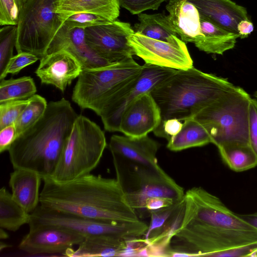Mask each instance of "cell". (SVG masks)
<instances>
[{
	"label": "cell",
	"instance_id": "cell-1",
	"mask_svg": "<svg viewBox=\"0 0 257 257\" xmlns=\"http://www.w3.org/2000/svg\"><path fill=\"white\" fill-rule=\"evenodd\" d=\"M42 207L112 223L140 220L116 179L87 174L65 183L42 179Z\"/></svg>",
	"mask_w": 257,
	"mask_h": 257
},
{
	"label": "cell",
	"instance_id": "cell-2",
	"mask_svg": "<svg viewBox=\"0 0 257 257\" xmlns=\"http://www.w3.org/2000/svg\"><path fill=\"white\" fill-rule=\"evenodd\" d=\"M181 222L172 237L170 251L192 256L215 249L231 230L257 232L221 200L201 187L185 193Z\"/></svg>",
	"mask_w": 257,
	"mask_h": 257
},
{
	"label": "cell",
	"instance_id": "cell-3",
	"mask_svg": "<svg viewBox=\"0 0 257 257\" xmlns=\"http://www.w3.org/2000/svg\"><path fill=\"white\" fill-rule=\"evenodd\" d=\"M78 115L62 98L48 103L42 117L18 136L8 151L14 169H25L51 178Z\"/></svg>",
	"mask_w": 257,
	"mask_h": 257
},
{
	"label": "cell",
	"instance_id": "cell-4",
	"mask_svg": "<svg viewBox=\"0 0 257 257\" xmlns=\"http://www.w3.org/2000/svg\"><path fill=\"white\" fill-rule=\"evenodd\" d=\"M233 86L227 78L192 67L177 70L150 93L160 107L161 122L173 118L184 121L193 117Z\"/></svg>",
	"mask_w": 257,
	"mask_h": 257
},
{
	"label": "cell",
	"instance_id": "cell-5",
	"mask_svg": "<svg viewBox=\"0 0 257 257\" xmlns=\"http://www.w3.org/2000/svg\"><path fill=\"white\" fill-rule=\"evenodd\" d=\"M251 99L242 88L234 85L193 118L205 127L217 147L228 143L249 144Z\"/></svg>",
	"mask_w": 257,
	"mask_h": 257
},
{
	"label": "cell",
	"instance_id": "cell-6",
	"mask_svg": "<svg viewBox=\"0 0 257 257\" xmlns=\"http://www.w3.org/2000/svg\"><path fill=\"white\" fill-rule=\"evenodd\" d=\"M106 145L104 133L99 126L78 115L50 178L65 183L90 173L99 164Z\"/></svg>",
	"mask_w": 257,
	"mask_h": 257
},
{
	"label": "cell",
	"instance_id": "cell-7",
	"mask_svg": "<svg viewBox=\"0 0 257 257\" xmlns=\"http://www.w3.org/2000/svg\"><path fill=\"white\" fill-rule=\"evenodd\" d=\"M143 65L133 57L102 67L83 69L78 77L72 100L82 109L99 116L106 103L126 84L138 77Z\"/></svg>",
	"mask_w": 257,
	"mask_h": 257
},
{
	"label": "cell",
	"instance_id": "cell-8",
	"mask_svg": "<svg viewBox=\"0 0 257 257\" xmlns=\"http://www.w3.org/2000/svg\"><path fill=\"white\" fill-rule=\"evenodd\" d=\"M113 162L116 179L139 219L150 216L145 207L149 198H163L174 202L183 199V188L163 169L156 170L118 158H113Z\"/></svg>",
	"mask_w": 257,
	"mask_h": 257
},
{
	"label": "cell",
	"instance_id": "cell-9",
	"mask_svg": "<svg viewBox=\"0 0 257 257\" xmlns=\"http://www.w3.org/2000/svg\"><path fill=\"white\" fill-rule=\"evenodd\" d=\"M56 0H20L17 24L18 53L27 52L41 59L63 22L54 12Z\"/></svg>",
	"mask_w": 257,
	"mask_h": 257
},
{
	"label": "cell",
	"instance_id": "cell-10",
	"mask_svg": "<svg viewBox=\"0 0 257 257\" xmlns=\"http://www.w3.org/2000/svg\"><path fill=\"white\" fill-rule=\"evenodd\" d=\"M30 229L40 226L62 228L85 237L104 235L124 240L143 237L148 225L140 220L133 222L112 223L90 219L38 205L30 214Z\"/></svg>",
	"mask_w": 257,
	"mask_h": 257
},
{
	"label": "cell",
	"instance_id": "cell-11",
	"mask_svg": "<svg viewBox=\"0 0 257 257\" xmlns=\"http://www.w3.org/2000/svg\"><path fill=\"white\" fill-rule=\"evenodd\" d=\"M177 70L147 63L140 74L116 93L105 105L99 115L104 129L119 132L122 114L126 107L142 95L151 91Z\"/></svg>",
	"mask_w": 257,
	"mask_h": 257
},
{
	"label": "cell",
	"instance_id": "cell-12",
	"mask_svg": "<svg viewBox=\"0 0 257 257\" xmlns=\"http://www.w3.org/2000/svg\"><path fill=\"white\" fill-rule=\"evenodd\" d=\"M128 43L135 55L142 58L145 63L176 70L193 67L186 43L181 39L168 42L134 32L128 37Z\"/></svg>",
	"mask_w": 257,
	"mask_h": 257
},
{
	"label": "cell",
	"instance_id": "cell-13",
	"mask_svg": "<svg viewBox=\"0 0 257 257\" xmlns=\"http://www.w3.org/2000/svg\"><path fill=\"white\" fill-rule=\"evenodd\" d=\"M85 39L89 47L101 57L115 63L133 57L134 51L128 43L134 32L130 23L118 20L86 28Z\"/></svg>",
	"mask_w": 257,
	"mask_h": 257
},
{
	"label": "cell",
	"instance_id": "cell-14",
	"mask_svg": "<svg viewBox=\"0 0 257 257\" xmlns=\"http://www.w3.org/2000/svg\"><path fill=\"white\" fill-rule=\"evenodd\" d=\"M81 234L54 226L30 229L19 244L20 249L31 254L62 253L63 255L85 239Z\"/></svg>",
	"mask_w": 257,
	"mask_h": 257
},
{
	"label": "cell",
	"instance_id": "cell-15",
	"mask_svg": "<svg viewBox=\"0 0 257 257\" xmlns=\"http://www.w3.org/2000/svg\"><path fill=\"white\" fill-rule=\"evenodd\" d=\"M161 122L160 107L150 92L130 104L124 110L119 132L125 136L141 137L153 132Z\"/></svg>",
	"mask_w": 257,
	"mask_h": 257
},
{
	"label": "cell",
	"instance_id": "cell-16",
	"mask_svg": "<svg viewBox=\"0 0 257 257\" xmlns=\"http://www.w3.org/2000/svg\"><path fill=\"white\" fill-rule=\"evenodd\" d=\"M40 60L35 73L41 83L52 85L62 92L83 70L78 60L64 50L46 55Z\"/></svg>",
	"mask_w": 257,
	"mask_h": 257
},
{
	"label": "cell",
	"instance_id": "cell-17",
	"mask_svg": "<svg viewBox=\"0 0 257 257\" xmlns=\"http://www.w3.org/2000/svg\"><path fill=\"white\" fill-rule=\"evenodd\" d=\"M84 29H69L63 24L51 43L46 55L66 51L78 60L83 70L114 64L99 56L89 47L86 41Z\"/></svg>",
	"mask_w": 257,
	"mask_h": 257
},
{
	"label": "cell",
	"instance_id": "cell-18",
	"mask_svg": "<svg viewBox=\"0 0 257 257\" xmlns=\"http://www.w3.org/2000/svg\"><path fill=\"white\" fill-rule=\"evenodd\" d=\"M109 148L112 157L154 170H162L156 158L159 144L148 135L141 137L113 135Z\"/></svg>",
	"mask_w": 257,
	"mask_h": 257
},
{
	"label": "cell",
	"instance_id": "cell-19",
	"mask_svg": "<svg viewBox=\"0 0 257 257\" xmlns=\"http://www.w3.org/2000/svg\"><path fill=\"white\" fill-rule=\"evenodd\" d=\"M187 1L197 8L200 17L233 33L238 34L237 27L241 21L249 20L246 8L231 0Z\"/></svg>",
	"mask_w": 257,
	"mask_h": 257
},
{
	"label": "cell",
	"instance_id": "cell-20",
	"mask_svg": "<svg viewBox=\"0 0 257 257\" xmlns=\"http://www.w3.org/2000/svg\"><path fill=\"white\" fill-rule=\"evenodd\" d=\"M166 8L171 25L183 41L195 43L203 36L200 14L192 3L187 0H170Z\"/></svg>",
	"mask_w": 257,
	"mask_h": 257
},
{
	"label": "cell",
	"instance_id": "cell-21",
	"mask_svg": "<svg viewBox=\"0 0 257 257\" xmlns=\"http://www.w3.org/2000/svg\"><path fill=\"white\" fill-rule=\"evenodd\" d=\"M42 179L37 173L25 169H16L10 174L9 186L13 198L29 213H32L40 203Z\"/></svg>",
	"mask_w": 257,
	"mask_h": 257
},
{
	"label": "cell",
	"instance_id": "cell-22",
	"mask_svg": "<svg viewBox=\"0 0 257 257\" xmlns=\"http://www.w3.org/2000/svg\"><path fill=\"white\" fill-rule=\"evenodd\" d=\"M119 0H56L54 12L64 21L77 13H90L113 21L119 15Z\"/></svg>",
	"mask_w": 257,
	"mask_h": 257
},
{
	"label": "cell",
	"instance_id": "cell-23",
	"mask_svg": "<svg viewBox=\"0 0 257 257\" xmlns=\"http://www.w3.org/2000/svg\"><path fill=\"white\" fill-rule=\"evenodd\" d=\"M200 23L203 36L194 43L199 50L222 55L234 47L236 39L239 38L238 34L222 29L201 17Z\"/></svg>",
	"mask_w": 257,
	"mask_h": 257
},
{
	"label": "cell",
	"instance_id": "cell-24",
	"mask_svg": "<svg viewBox=\"0 0 257 257\" xmlns=\"http://www.w3.org/2000/svg\"><path fill=\"white\" fill-rule=\"evenodd\" d=\"M127 240L104 235L86 237L78 245L76 250L72 248L64 255L70 257L120 256Z\"/></svg>",
	"mask_w": 257,
	"mask_h": 257
},
{
	"label": "cell",
	"instance_id": "cell-25",
	"mask_svg": "<svg viewBox=\"0 0 257 257\" xmlns=\"http://www.w3.org/2000/svg\"><path fill=\"white\" fill-rule=\"evenodd\" d=\"M139 23L134 27L135 32L149 38L168 42H174L180 38L175 32L167 16L163 13L138 14Z\"/></svg>",
	"mask_w": 257,
	"mask_h": 257
},
{
	"label": "cell",
	"instance_id": "cell-26",
	"mask_svg": "<svg viewBox=\"0 0 257 257\" xmlns=\"http://www.w3.org/2000/svg\"><path fill=\"white\" fill-rule=\"evenodd\" d=\"M183 122L181 131L168 141L167 147L168 149L177 152L211 143L208 133L196 119L192 117Z\"/></svg>",
	"mask_w": 257,
	"mask_h": 257
},
{
	"label": "cell",
	"instance_id": "cell-27",
	"mask_svg": "<svg viewBox=\"0 0 257 257\" xmlns=\"http://www.w3.org/2000/svg\"><path fill=\"white\" fill-rule=\"evenodd\" d=\"M217 148L223 162L233 171L242 172L257 166V157L249 144L228 143Z\"/></svg>",
	"mask_w": 257,
	"mask_h": 257
},
{
	"label": "cell",
	"instance_id": "cell-28",
	"mask_svg": "<svg viewBox=\"0 0 257 257\" xmlns=\"http://www.w3.org/2000/svg\"><path fill=\"white\" fill-rule=\"evenodd\" d=\"M30 213L27 212L13 198L5 187L0 190V226L12 231L28 224Z\"/></svg>",
	"mask_w": 257,
	"mask_h": 257
},
{
	"label": "cell",
	"instance_id": "cell-29",
	"mask_svg": "<svg viewBox=\"0 0 257 257\" xmlns=\"http://www.w3.org/2000/svg\"><path fill=\"white\" fill-rule=\"evenodd\" d=\"M0 80V103L27 99L37 92L34 79L30 76Z\"/></svg>",
	"mask_w": 257,
	"mask_h": 257
},
{
	"label": "cell",
	"instance_id": "cell-30",
	"mask_svg": "<svg viewBox=\"0 0 257 257\" xmlns=\"http://www.w3.org/2000/svg\"><path fill=\"white\" fill-rule=\"evenodd\" d=\"M47 105L46 99L40 95L35 94L29 98L27 105L14 123L17 137L42 117Z\"/></svg>",
	"mask_w": 257,
	"mask_h": 257
},
{
	"label": "cell",
	"instance_id": "cell-31",
	"mask_svg": "<svg viewBox=\"0 0 257 257\" xmlns=\"http://www.w3.org/2000/svg\"><path fill=\"white\" fill-rule=\"evenodd\" d=\"M17 25L4 26L0 30V76L4 72L17 41Z\"/></svg>",
	"mask_w": 257,
	"mask_h": 257
},
{
	"label": "cell",
	"instance_id": "cell-32",
	"mask_svg": "<svg viewBox=\"0 0 257 257\" xmlns=\"http://www.w3.org/2000/svg\"><path fill=\"white\" fill-rule=\"evenodd\" d=\"M29 102V99L0 103V130L13 124Z\"/></svg>",
	"mask_w": 257,
	"mask_h": 257
},
{
	"label": "cell",
	"instance_id": "cell-33",
	"mask_svg": "<svg viewBox=\"0 0 257 257\" xmlns=\"http://www.w3.org/2000/svg\"><path fill=\"white\" fill-rule=\"evenodd\" d=\"M109 21L102 17L90 13H77L66 19L63 24L69 29L83 28L107 23Z\"/></svg>",
	"mask_w": 257,
	"mask_h": 257
},
{
	"label": "cell",
	"instance_id": "cell-34",
	"mask_svg": "<svg viewBox=\"0 0 257 257\" xmlns=\"http://www.w3.org/2000/svg\"><path fill=\"white\" fill-rule=\"evenodd\" d=\"M39 59L38 57L30 53H18L10 59L4 72L0 76V80L5 79L9 74H17L23 68L35 63Z\"/></svg>",
	"mask_w": 257,
	"mask_h": 257
},
{
	"label": "cell",
	"instance_id": "cell-35",
	"mask_svg": "<svg viewBox=\"0 0 257 257\" xmlns=\"http://www.w3.org/2000/svg\"><path fill=\"white\" fill-rule=\"evenodd\" d=\"M20 0H0V25H17Z\"/></svg>",
	"mask_w": 257,
	"mask_h": 257
},
{
	"label": "cell",
	"instance_id": "cell-36",
	"mask_svg": "<svg viewBox=\"0 0 257 257\" xmlns=\"http://www.w3.org/2000/svg\"><path fill=\"white\" fill-rule=\"evenodd\" d=\"M166 0H119L120 6L133 15L149 10H158Z\"/></svg>",
	"mask_w": 257,
	"mask_h": 257
},
{
	"label": "cell",
	"instance_id": "cell-37",
	"mask_svg": "<svg viewBox=\"0 0 257 257\" xmlns=\"http://www.w3.org/2000/svg\"><path fill=\"white\" fill-rule=\"evenodd\" d=\"M183 124V121L179 119L169 118L162 121L153 132L156 136L165 138L168 141L181 131Z\"/></svg>",
	"mask_w": 257,
	"mask_h": 257
},
{
	"label": "cell",
	"instance_id": "cell-38",
	"mask_svg": "<svg viewBox=\"0 0 257 257\" xmlns=\"http://www.w3.org/2000/svg\"><path fill=\"white\" fill-rule=\"evenodd\" d=\"M249 145L257 157V100H250L249 115Z\"/></svg>",
	"mask_w": 257,
	"mask_h": 257
},
{
	"label": "cell",
	"instance_id": "cell-39",
	"mask_svg": "<svg viewBox=\"0 0 257 257\" xmlns=\"http://www.w3.org/2000/svg\"><path fill=\"white\" fill-rule=\"evenodd\" d=\"M256 250H257V240L215 252L211 256H251L252 253Z\"/></svg>",
	"mask_w": 257,
	"mask_h": 257
},
{
	"label": "cell",
	"instance_id": "cell-40",
	"mask_svg": "<svg viewBox=\"0 0 257 257\" xmlns=\"http://www.w3.org/2000/svg\"><path fill=\"white\" fill-rule=\"evenodd\" d=\"M17 138L14 124L0 130V153L8 151Z\"/></svg>",
	"mask_w": 257,
	"mask_h": 257
},
{
	"label": "cell",
	"instance_id": "cell-41",
	"mask_svg": "<svg viewBox=\"0 0 257 257\" xmlns=\"http://www.w3.org/2000/svg\"><path fill=\"white\" fill-rule=\"evenodd\" d=\"M177 202L163 198L155 197L148 199L145 203L146 210L150 214L152 211L169 206Z\"/></svg>",
	"mask_w": 257,
	"mask_h": 257
},
{
	"label": "cell",
	"instance_id": "cell-42",
	"mask_svg": "<svg viewBox=\"0 0 257 257\" xmlns=\"http://www.w3.org/2000/svg\"><path fill=\"white\" fill-rule=\"evenodd\" d=\"M237 31L241 39H244L253 31V23L249 20H243L237 25Z\"/></svg>",
	"mask_w": 257,
	"mask_h": 257
},
{
	"label": "cell",
	"instance_id": "cell-43",
	"mask_svg": "<svg viewBox=\"0 0 257 257\" xmlns=\"http://www.w3.org/2000/svg\"><path fill=\"white\" fill-rule=\"evenodd\" d=\"M238 215L247 223L257 230V212L251 214H238Z\"/></svg>",
	"mask_w": 257,
	"mask_h": 257
},
{
	"label": "cell",
	"instance_id": "cell-44",
	"mask_svg": "<svg viewBox=\"0 0 257 257\" xmlns=\"http://www.w3.org/2000/svg\"><path fill=\"white\" fill-rule=\"evenodd\" d=\"M9 237L8 234L4 230V228L1 227L0 229V238L2 239H6Z\"/></svg>",
	"mask_w": 257,
	"mask_h": 257
},
{
	"label": "cell",
	"instance_id": "cell-45",
	"mask_svg": "<svg viewBox=\"0 0 257 257\" xmlns=\"http://www.w3.org/2000/svg\"><path fill=\"white\" fill-rule=\"evenodd\" d=\"M9 247V245L2 241L1 242V250H2L4 248Z\"/></svg>",
	"mask_w": 257,
	"mask_h": 257
},
{
	"label": "cell",
	"instance_id": "cell-46",
	"mask_svg": "<svg viewBox=\"0 0 257 257\" xmlns=\"http://www.w3.org/2000/svg\"><path fill=\"white\" fill-rule=\"evenodd\" d=\"M251 257H257V250L254 251L251 255Z\"/></svg>",
	"mask_w": 257,
	"mask_h": 257
},
{
	"label": "cell",
	"instance_id": "cell-47",
	"mask_svg": "<svg viewBox=\"0 0 257 257\" xmlns=\"http://www.w3.org/2000/svg\"><path fill=\"white\" fill-rule=\"evenodd\" d=\"M254 97L255 98V99L257 100V91L254 93Z\"/></svg>",
	"mask_w": 257,
	"mask_h": 257
}]
</instances>
